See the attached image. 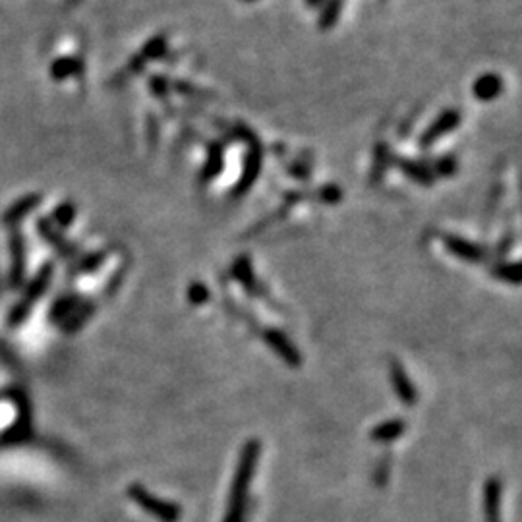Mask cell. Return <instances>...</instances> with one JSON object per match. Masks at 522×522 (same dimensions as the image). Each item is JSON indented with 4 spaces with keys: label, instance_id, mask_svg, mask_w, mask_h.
<instances>
[{
    "label": "cell",
    "instance_id": "6da1fadb",
    "mask_svg": "<svg viewBox=\"0 0 522 522\" xmlns=\"http://www.w3.org/2000/svg\"><path fill=\"white\" fill-rule=\"evenodd\" d=\"M259 453H261V443L258 439H250L242 447L222 522H246L248 495H250L251 478H254V472H256Z\"/></svg>",
    "mask_w": 522,
    "mask_h": 522
},
{
    "label": "cell",
    "instance_id": "7a4b0ae2",
    "mask_svg": "<svg viewBox=\"0 0 522 522\" xmlns=\"http://www.w3.org/2000/svg\"><path fill=\"white\" fill-rule=\"evenodd\" d=\"M128 495L130 499L137 503L140 507L149 513L153 518H157L159 522H178L182 513H180L178 505H174L171 501H163L159 499L157 495L149 494L147 489L140 484H132L128 487Z\"/></svg>",
    "mask_w": 522,
    "mask_h": 522
},
{
    "label": "cell",
    "instance_id": "3957f363",
    "mask_svg": "<svg viewBox=\"0 0 522 522\" xmlns=\"http://www.w3.org/2000/svg\"><path fill=\"white\" fill-rule=\"evenodd\" d=\"M263 339L265 343L269 344V348H271L273 352H277V356H279L286 365L298 368V365L302 364L300 352L296 351V346L288 341V336H286L285 333H280V331L277 329H267L263 331Z\"/></svg>",
    "mask_w": 522,
    "mask_h": 522
},
{
    "label": "cell",
    "instance_id": "277c9868",
    "mask_svg": "<svg viewBox=\"0 0 522 522\" xmlns=\"http://www.w3.org/2000/svg\"><path fill=\"white\" fill-rule=\"evenodd\" d=\"M389 373H391V383H393V389L397 397L401 399L407 407H412L418 401V393H416L414 383L410 381L408 373L404 372V368L399 360H391L389 364Z\"/></svg>",
    "mask_w": 522,
    "mask_h": 522
},
{
    "label": "cell",
    "instance_id": "5b68a950",
    "mask_svg": "<svg viewBox=\"0 0 522 522\" xmlns=\"http://www.w3.org/2000/svg\"><path fill=\"white\" fill-rule=\"evenodd\" d=\"M499 507H501V482L499 478H487L486 487H484V518L486 522H501L499 521Z\"/></svg>",
    "mask_w": 522,
    "mask_h": 522
},
{
    "label": "cell",
    "instance_id": "8992f818",
    "mask_svg": "<svg viewBox=\"0 0 522 522\" xmlns=\"http://www.w3.org/2000/svg\"><path fill=\"white\" fill-rule=\"evenodd\" d=\"M443 242L447 244V250L451 251L455 258L465 259V261H470V263H476V261L484 259V250L476 244L465 240V238L447 237Z\"/></svg>",
    "mask_w": 522,
    "mask_h": 522
},
{
    "label": "cell",
    "instance_id": "52a82bcc",
    "mask_svg": "<svg viewBox=\"0 0 522 522\" xmlns=\"http://www.w3.org/2000/svg\"><path fill=\"white\" fill-rule=\"evenodd\" d=\"M404 429H407V422L401 420V418H395V420L380 424V426H375L372 429V441H375V443H391V441L399 439L404 433Z\"/></svg>",
    "mask_w": 522,
    "mask_h": 522
},
{
    "label": "cell",
    "instance_id": "ba28073f",
    "mask_svg": "<svg viewBox=\"0 0 522 522\" xmlns=\"http://www.w3.org/2000/svg\"><path fill=\"white\" fill-rule=\"evenodd\" d=\"M501 89H503V84H501V79L495 74H486L474 84V95L480 101L495 99L501 93Z\"/></svg>",
    "mask_w": 522,
    "mask_h": 522
},
{
    "label": "cell",
    "instance_id": "9c48e42d",
    "mask_svg": "<svg viewBox=\"0 0 522 522\" xmlns=\"http://www.w3.org/2000/svg\"><path fill=\"white\" fill-rule=\"evenodd\" d=\"M495 273H497L499 279L507 280L511 285H518V280H521V269H518V263L499 265Z\"/></svg>",
    "mask_w": 522,
    "mask_h": 522
},
{
    "label": "cell",
    "instance_id": "30bf717a",
    "mask_svg": "<svg viewBox=\"0 0 522 522\" xmlns=\"http://www.w3.org/2000/svg\"><path fill=\"white\" fill-rule=\"evenodd\" d=\"M188 296H190V302H192L193 306H201V304H205L209 298V290L205 288V286L201 285V283H193L192 286H190V293H188Z\"/></svg>",
    "mask_w": 522,
    "mask_h": 522
}]
</instances>
